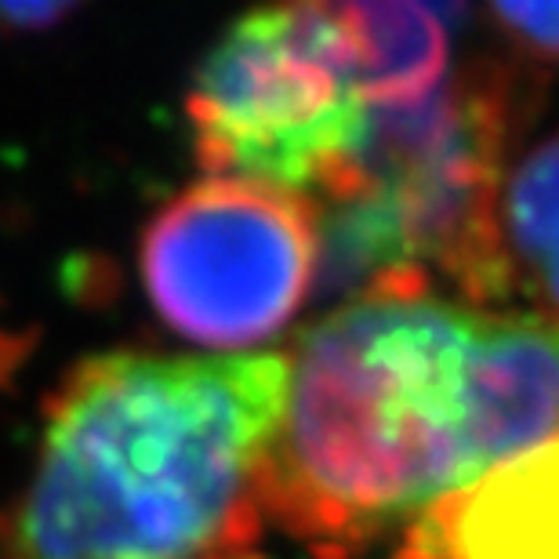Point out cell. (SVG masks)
I'll use <instances>...</instances> for the list:
<instances>
[{
  "label": "cell",
  "instance_id": "30bf717a",
  "mask_svg": "<svg viewBox=\"0 0 559 559\" xmlns=\"http://www.w3.org/2000/svg\"><path fill=\"white\" fill-rule=\"evenodd\" d=\"M211 559H259L254 549H233V552H222V556H211Z\"/></svg>",
  "mask_w": 559,
  "mask_h": 559
},
{
  "label": "cell",
  "instance_id": "ba28073f",
  "mask_svg": "<svg viewBox=\"0 0 559 559\" xmlns=\"http://www.w3.org/2000/svg\"><path fill=\"white\" fill-rule=\"evenodd\" d=\"M495 19L523 51L559 59V4H498Z\"/></svg>",
  "mask_w": 559,
  "mask_h": 559
},
{
  "label": "cell",
  "instance_id": "6da1fadb",
  "mask_svg": "<svg viewBox=\"0 0 559 559\" xmlns=\"http://www.w3.org/2000/svg\"><path fill=\"white\" fill-rule=\"evenodd\" d=\"M559 436V320L367 290L287 360L259 501L342 552Z\"/></svg>",
  "mask_w": 559,
  "mask_h": 559
},
{
  "label": "cell",
  "instance_id": "7a4b0ae2",
  "mask_svg": "<svg viewBox=\"0 0 559 559\" xmlns=\"http://www.w3.org/2000/svg\"><path fill=\"white\" fill-rule=\"evenodd\" d=\"M287 356L106 353L51 396L11 523L15 559H211L251 549Z\"/></svg>",
  "mask_w": 559,
  "mask_h": 559
},
{
  "label": "cell",
  "instance_id": "8992f818",
  "mask_svg": "<svg viewBox=\"0 0 559 559\" xmlns=\"http://www.w3.org/2000/svg\"><path fill=\"white\" fill-rule=\"evenodd\" d=\"M512 290L559 320V131L520 156L490 200V298Z\"/></svg>",
  "mask_w": 559,
  "mask_h": 559
},
{
  "label": "cell",
  "instance_id": "5b68a950",
  "mask_svg": "<svg viewBox=\"0 0 559 559\" xmlns=\"http://www.w3.org/2000/svg\"><path fill=\"white\" fill-rule=\"evenodd\" d=\"M421 559H559V436L425 512Z\"/></svg>",
  "mask_w": 559,
  "mask_h": 559
},
{
  "label": "cell",
  "instance_id": "277c9868",
  "mask_svg": "<svg viewBox=\"0 0 559 559\" xmlns=\"http://www.w3.org/2000/svg\"><path fill=\"white\" fill-rule=\"evenodd\" d=\"M139 259L167 328L243 349L284 328L317 280V215L295 193L211 175L150 222Z\"/></svg>",
  "mask_w": 559,
  "mask_h": 559
},
{
  "label": "cell",
  "instance_id": "9c48e42d",
  "mask_svg": "<svg viewBox=\"0 0 559 559\" xmlns=\"http://www.w3.org/2000/svg\"><path fill=\"white\" fill-rule=\"evenodd\" d=\"M66 4H0V26L11 29H40L66 15Z\"/></svg>",
  "mask_w": 559,
  "mask_h": 559
},
{
  "label": "cell",
  "instance_id": "3957f363",
  "mask_svg": "<svg viewBox=\"0 0 559 559\" xmlns=\"http://www.w3.org/2000/svg\"><path fill=\"white\" fill-rule=\"evenodd\" d=\"M371 117L342 4H287L240 19L189 92L207 171L295 197L323 193L349 171Z\"/></svg>",
  "mask_w": 559,
  "mask_h": 559
},
{
  "label": "cell",
  "instance_id": "52a82bcc",
  "mask_svg": "<svg viewBox=\"0 0 559 559\" xmlns=\"http://www.w3.org/2000/svg\"><path fill=\"white\" fill-rule=\"evenodd\" d=\"M356 44L360 87L371 106H411L440 87L451 51L447 19L457 8L429 4H342Z\"/></svg>",
  "mask_w": 559,
  "mask_h": 559
}]
</instances>
